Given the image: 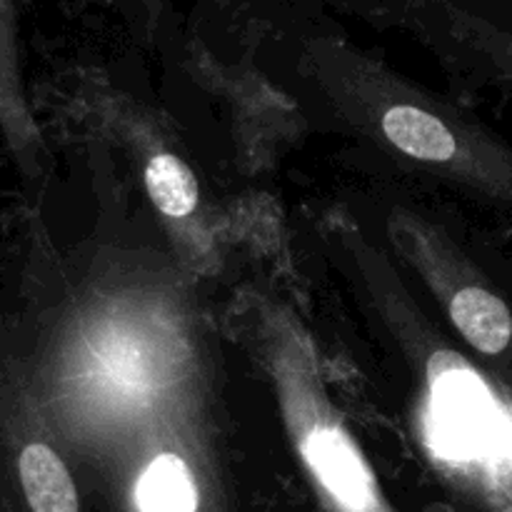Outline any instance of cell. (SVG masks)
I'll use <instances>...</instances> for the list:
<instances>
[{
  "label": "cell",
  "mask_w": 512,
  "mask_h": 512,
  "mask_svg": "<svg viewBox=\"0 0 512 512\" xmlns=\"http://www.w3.org/2000/svg\"><path fill=\"white\" fill-rule=\"evenodd\" d=\"M308 458L315 473L320 475L330 493L338 495L345 505L358 510H368L370 505V480L363 463L353 453L343 435L333 430H320L310 438Z\"/></svg>",
  "instance_id": "1"
},
{
  "label": "cell",
  "mask_w": 512,
  "mask_h": 512,
  "mask_svg": "<svg viewBox=\"0 0 512 512\" xmlns=\"http://www.w3.org/2000/svg\"><path fill=\"white\" fill-rule=\"evenodd\" d=\"M450 318L475 350L498 355L512 338V315L498 295L483 288H465L450 303Z\"/></svg>",
  "instance_id": "2"
},
{
  "label": "cell",
  "mask_w": 512,
  "mask_h": 512,
  "mask_svg": "<svg viewBox=\"0 0 512 512\" xmlns=\"http://www.w3.org/2000/svg\"><path fill=\"white\" fill-rule=\"evenodd\" d=\"M20 483L33 512H78V493L63 460L43 443L25 445L18 460Z\"/></svg>",
  "instance_id": "3"
},
{
  "label": "cell",
  "mask_w": 512,
  "mask_h": 512,
  "mask_svg": "<svg viewBox=\"0 0 512 512\" xmlns=\"http://www.w3.org/2000/svg\"><path fill=\"white\" fill-rule=\"evenodd\" d=\"M383 130L390 143L403 153L428 163H443L458 153V140L448 125L413 105H395L385 113Z\"/></svg>",
  "instance_id": "4"
},
{
  "label": "cell",
  "mask_w": 512,
  "mask_h": 512,
  "mask_svg": "<svg viewBox=\"0 0 512 512\" xmlns=\"http://www.w3.org/2000/svg\"><path fill=\"white\" fill-rule=\"evenodd\" d=\"M138 503L143 512H195L198 498L183 460L163 455L150 463L138 485Z\"/></svg>",
  "instance_id": "5"
},
{
  "label": "cell",
  "mask_w": 512,
  "mask_h": 512,
  "mask_svg": "<svg viewBox=\"0 0 512 512\" xmlns=\"http://www.w3.org/2000/svg\"><path fill=\"white\" fill-rule=\"evenodd\" d=\"M145 185L155 208L170 218H183L198 205V180L175 155H155L145 168Z\"/></svg>",
  "instance_id": "6"
}]
</instances>
